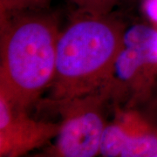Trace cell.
<instances>
[{
    "label": "cell",
    "mask_w": 157,
    "mask_h": 157,
    "mask_svg": "<svg viewBox=\"0 0 157 157\" xmlns=\"http://www.w3.org/2000/svg\"><path fill=\"white\" fill-rule=\"evenodd\" d=\"M33 11L0 16V96L24 111L50 86L60 35L54 17Z\"/></svg>",
    "instance_id": "6da1fadb"
},
{
    "label": "cell",
    "mask_w": 157,
    "mask_h": 157,
    "mask_svg": "<svg viewBox=\"0 0 157 157\" xmlns=\"http://www.w3.org/2000/svg\"><path fill=\"white\" fill-rule=\"evenodd\" d=\"M60 123L35 121L0 96V155L19 156L57 136Z\"/></svg>",
    "instance_id": "5b68a950"
},
{
    "label": "cell",
    "mask_w": 157,
    "mask_h": 157,
    "mask_svg": "<svg viewBox=\"0 0 157 157\" xmlns=\"http://www.w3.org/2000/svg\"><path fill=\"white\" fill-rule=\"evenodd\" d=\"M118 0H93L91 14H107Z\"/></svg>",
    "instance_id": "ba28073f"
},
{
    "label": "cell",
    "mask_w": 157,
    "mask_h": 157,
    "mask_svg": "<svg viewBox=\"0 0 157 157\" xmlns=\"http://www.w3.org/2000/svg\"><path fill=\"white\" fill-rule=\"evenodd\" d=\"M50 0H0V16L20 11L36 10Z\"/></svg>",
    "instance_id": "52a82bcc"
},
{
    "label": "cell",
    "mask_w": 157,
    "mask_h": 157,
    "mask_svg": "<svg viewBox=\"0 0 157 157\" xmlns=\"http://www.w3.org/2000/svg\"><path fill=\"white\" fill-rule=\"evenodd\" d=\"M145 10L147 16L152 20L157 22V0H147L145 3Z\"/></svg>",
    "instance_id": "9c48e42d"
},
{
    "label": "cell",
    "mask_w": 157,
    "mask_h": 157,
    "mask_svg": "<svg viewBox=\"0 0 157 157\" xmlns=\"http://www.w3.org/2000/svg\"><path fill=\"white\" fill-rule=\"evenodd\" d=\"M125 30L107 14H91L73 21L59 35L52 103L59 105L95 93L110 74Z\"/></svg>",
    "instance_id": "7a4b0ae2"
},
{
    "label": "cell",
    "mask_w": 157,
    "mask_h": 157,
    "mask_svg": "<svg viewBox=\"0 0 157 157\" xmlns=\"http://www.w3.org/2000/svg\"><path fill=\"white\" fill-rule=\"evenodd\" d=\"M73 1L80 8V10H82L84 12L89 13L93 0H73Z\"/></svg>",
    "instance_id": "30bf717a"
},
{
    "label": "cell",
    "mask_w": 157,
    "mask_h": 157,
    "mask_svg": "<svg viewBox=\"0 0 157 157\" xmlns=\"http://www.w3.org/2000/svg\"><path fill=\"white\" fill-rule=\"evenodd\" d=\"M99 92L78 97L58 106L63 115L52 153L63 157H93L101 150L105 121Z\"/></svg>",
    "instance_id": "277c9868"
},
{
    "label": "cell",
    "mask_w": 157,
    "mask_h": 157,
    "mask_svg": "<svg viewBox=\"0 0 157 157\" xmlns=\"http://www.w3.org/2000/svg\"><path fill=\"white\" fill-rule=\"evenodd\" d=\"M157 70V31L144 25L125 30L110 74L99 92L104 100H136Z\"/></svg>",
    "instance_id": "3957f363"
},
{
    "label": "cell",
    "mask_w": 157,
    "mask_h": 157,
    "mask_svg": "<svg viewBox=\"0 0 157 157\" xmlns=\"http://www.w3.org/2000/svg\"><path fill=\"white\" fill-rule=\"evenodd\" d=\"M100 153L107 157L157 156V136L140 130L133 133L122 123L106 126Z\"/></svg>",
    "instance_id": "8992f818"
}]
</instances>
